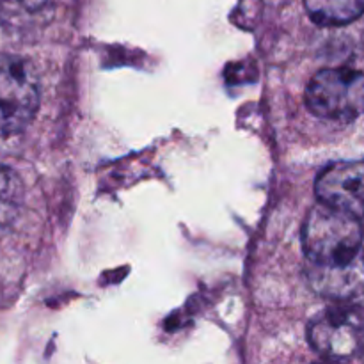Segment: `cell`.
Instances as JSON below:
<instances>
[{
    "mask_svg": "<svg viewBox=\"0 0 364 364\" xmlns=\"http://www.w3.org/2000/svg\"><path fill=\"white\" fill-rule=\"evenodd\" d=\"M359 217L320 203L306 217L302 245L309 263L327 265L354 258L363 251Z\"/></svg>",
    "mask_w": 364,
    "mask_h": 364,
    "instance_id": "1",
    "label": "cell"
},
{
    "mask_svg": "<svg viewBox=\"0 0 364 364\" xmlns=\"http://www.w3.org/2000/svg\"><path fill=\"white\" fill-rule=\"evenodd\" d=\"M308 109L320 119L352 121L364 114V75L348 68H329L311 78Z\"/></svg>",
    "mask_w": 364,
    "mask_h": 364,
    "instance_id": "2",
    "label": "cell"
},
{
    "mask_svg": "<svg viewBox=\"0 0 364 364\" xmlns=\"http://www.w3.org/2000/svg\"><path fill=\"white\" fill-rule=\"evenodd\" d=\"M38 105L39 87L31 68L14 57L0 55V137L25 130Z\"/></svg>",
    "mask_w": 364,
    "mask_h": 364,
    "instance_id": "3",
    "label": "cell"
},
{
    "mask_svg": "<svg viewBox=\"0 0 364 364\" xmlns=\"http://www.w3.org/2000/svg\"><path fill=\"white\" fill-rule=\"evenodd\" d=\"M309 343L322 358L347 361L364 352V309L345 306L323 313L309 326Z\"/></svg>",
    "mask_w": 364,
    "mask_h": 364,
    "instance_id": "4",
    "label": "cell"
},
{
    "mask_svg": "<svg viewBox=\"0 0 364 364\" xmlns=\"http://www.w3.org/2000/svg\"><path fill=\"white\" fill-rule=\"evenodd\" d=\"M318 201L347 212L364 215V162H338L320 173L315 185Z\"/></svg>",
    "mask_w": 364,
    "mask_h": 364,
    "instance_id": "5",
    "label": "cell"
},
{
    "mask_svg": "<svg viewBox=\"0 0 364 364\" xmlns=\"http://www.w3.org/2000/svg\"><path fill=\"white\" fill-rule=\"evenodd\" d=\"M308 277L313 290L334 301H348L364 290V252L340 263H309Z\"/></svg>",
    "mask_w": 364,
    "mask_h": 364,
    "instance_id": "6",
    "label": "cell"
},
{
    "mask_svg": "<svg viewBox=\"0 0 364 364\" xmlns=\"http://www.w3.org/2000/svg\"><path fill=\"white\" fill-rule=\"evenodd\" d=\"M309 16L320 25H345L364 13V0H304Z\"/></svg>",
    "mask_w": 364,
    "mask_h": 364,
    "instance_id": "7",
    "label": "cell"
},
{
    "mask_svg": "<svg viewBox=\"0 0 364 364\" xmlns=\"http://www.w3.org/2000/svg\"><path fill=\"white\" fill-rule=\"evenodd\" d=\"M23 188L16 174L0 166V226L14 219L21 206Z\"/></svg>",
    "mask_w": 364,
    "mask_h": 364,
    "instance_id": "8",
    "label": "cell"
},
{
    "mask_svg": "<svg viewBox=\"0 0 364 364\" xmlns=\"http://www.w3.org/2000/svg\"><path fill=\"white\" fill-rule=\"evenodd\" d=\"M46 0H0V7L7 11H16V9H34L39 7Z\"/></svg>",
    "mask_w": 364,
    "mask_h": 364,
    "instance_id": "9",
    "label": "cell"
}]
</instances>
